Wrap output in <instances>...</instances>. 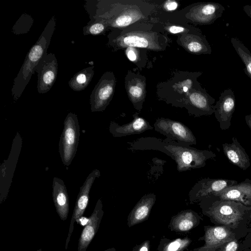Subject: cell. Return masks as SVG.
Masks as SVG:
<instances>
[{
  "label": "cell",
  "instance_id": "6da1fadb",
  "mask_svg": "<svg viewBox=\"0 0 251 251\" xmlns=\"http://www.w3.org/2000/svg\"><path fill=\"white\" fill-rule=\"evenodd\" d=\"M130 147L134 150H153L165 153L175 160L179 172L203 167L207 160L216 156L211 151L198 150L167 138H142L130 143Z\"/></svg>",
  "mask_w": 251,
  "mask_h": 251
},
{
  "label": "cell",
  "instance_id": "7a4b0ae2",
  "mask_svg": "<svg viewBox=\"0 0 251 251\" xmlns=\"http://www.w3.org/2000/svg\"><path fill=\"white\" fill-rule=\"evenodd\" d=\"M142 4L122 3L120 1L86 0L84 5L90 20L104 19L109 27H126L145 16Z\"/></svg>",
  "mask_w": 251,
  "mask_h": 251
},
{
  "label": "cell",
  "instance_id": "3957f363",
  "mask_svg": "<svg viewBox=\"0 0 251 251\" xmlns=\"http://www.w3.org/2000/svg\"><path fill=\"white\" fill-rule=\"evenodd\" d=\"M55 25L56 18L53 16L37 42L27 53L24 63L14 80V84L11 89L12 95L14 101L20 98L32 75L34 74L36 66L45 53L47 52L55 29Z\"/></svg>",
  "mask_w": 251,
  "mask_h": 251
},
{
  "label": "cell",
  "instance_id": "277c9868",
  "mask_svg": "<svg viewBox=\"0 0 251 251\" xmlns=\"http://www.w3.org/2000/svg\"><path fill=\"white\" fill-rule=\"evenodd\" d=\"M200 205H206L204 212L216 222L230 227H236L245 212L251 209L236 201L223 200L212 194L200 201Z\"/></svg>",
  "mask_w": 251,
  "mask_h": 251
},
{
  "label": "cell",
  "instance_id": "5b68a950",
  "mask_svg": "<svg viewBox=\"0 0 251 251\" xmlns=\"http://www.w3.org/2000/svg\"><path fill=\"white\" fill-rule=\"evenodd\" d=\"M80 127L77 116L69 113L64 122L59 142V152L63 164L69 166L75 157L79 142Z\"/></svg>",
  "mask_w": 251,
  "mask_h": 251
},
{
  "label": "cell",
  "instance_id": "8992f818",
  "mask_svg": "<svg viewBox=\"0 0 251 251\" xmlns=\"http://www.w3.org/2000/svg\"><path fill=\"white\" fill-rule=\"evenodd\" d=\"M159 36L154 32L136 31L121 33L117 36L111 33L109 34L108 44L117 47H138L158 50L161 49L159 45Z\"/></svg>",
  "mask_w": 251,
  "mask_h": 251
},
{
  "label": "cell",
  "instance_id": "52a82bcc",
  "mask_svg": "<svg viewBox=\"0 0 251 251\" xmlns=\"http://www.w3.org/2000/svg\"><path fill=\"white\" fill-rule=\"evenodd\" d=\"M155 131L167 139L179 144L190 146L196 145V138L190 129L179 122L164 118H158L154 124Z\"/></svg>",
  "mask_w": 251,
  "mask_h": 251
},
{
  "label": "cell",
  "instance_id": "ba28073f",
  "mask_svg": "<svg viewBox=\"0 0 251 251\" xmlns=\"http://www.w3.org/2000/svg\"><path fill=\"white\" fill-rule=\"evenodd\" d=\"M115 85V78L111 72L105 73L96 85L90 97L92 112L105 110L112 99Z\"/></svg>",
  "mask_w": 251,
  "mask_h": 251
},
{
  "label": "cell",
  "instance_id": "9c48e42d",
  "mask_svg": "<svg viewBox=\"0 0 251 251\" xmlns=\"http://www.w3.org/2000/svg\"><path fill=\"white\" fill-rule=\"evenodd\" d=\"M37 73V91L39 94L49 92L56 81L58 72V63L54 54L45 53L36 66Z\"/></svg>",
  "mask_w": 251,
  "mask_h": 251
},
{
  "label": "cell",
  "instance_id": "30bf717a",
  "mask_svg": "<svg viewBox=\"0 0 251 251\" xmlns=\"http://www.w3.org/2000/svg\"><path fill=\"white\" fill-rule=\"evenodd\" d=\"M100 176L98 169L93 170L86 177L84 183L80 188L75 201L74 209L70 221L68 234L66 238L65 249H68L71 237L74 230L75 223L83 215L87 207L91 188L96 178Z\"/></svg>",
  "mask_w": 251,
  "mask_h": 251
},
{
  "label": "cell",
  "instance_id": "8fae6325",
  "mask_svg": "<svg viewBox=\"0 0 251 251\" xmlns=\"http://www.w3.org/2000/svg\"><path fill=\"white\" fill-rule=\"evenodd\" d=\"M237 181L225 178H202L198 181L189 193L191 203L200 201L203 198L220 192L224 189L237 184Z\"/></svg>",
  "mask_w": 251,
  "mask_h": 251
},
{
  "label": "cell",
  "instance_id": "7c38bea8",
  "mask_svg": "<svg viewBox=\"0 0 251 251\" xmlns=\"http://www.w3.org/2000/svg\"><path fill=\"white\" fill-rule=\"evenodd\" d=\"M235 109V97L231 89L223 91L214 105V114L220 127L225 130L229 128L233 114Z\"/></svg>",
  "mask_w": 251,
  "mask_h": 251
},
{
  "label": "cell",
  "instance_id": "4fadbf2b",
  "mask_svg": "<svg viewBox=\"0 0 251 251\" xmlns=\"http://www.w3.org/2000/svg\"><path fill=\"white\" fill-rule=\"evenodd\" d=\"M204 231V245L193 251H216L222 245L234 240V234L226 226H205Z\"/></svg>",
  "mask_w": 251,
  "mask_h": 251
},
{
  "label": "cell",
  "instance_id": "5bb4252c",
  "mask_svg": "<svg viewBox=\"0 0 251 251\" xmlns=\"http://www.w3.org/2000/svg\"><path fill=\"white\" fill-rule=\"evenodd\" d=\"M102 203L101 199H99L94 209L88 219L87 224L80 234L77 247V251H86L90 243L94 239L100 227L103 217Z\"/></svg>",
  "mask_w": 251,
  "mask_h": 251
},
{
  "label": "cell",
  "instance_id": "9a60e30c",
  "mask_svg": "<svg viewBox=\"0 0 251 251\" xmlns=\"http://www.w3.org/2000/svg\"><path fill=\"white\" fill-rule=\"evenodd\" d=\"M224 6L217 2H202L196 4L191 10L192 20L199 25H210L222 16Z\"/></svg>",
  "mask_w": 251,
  "mask_h": 251
},
{
  "label": "cell",
  "instance_id": "2e32d148",
  "mask_svg": "<svg viewBox=\"0 0 251 251\" xmlns=\"http://www.w3.org/2000/svg\"><path fill=\"white\" fill-rule=\"evenodd\" d=\"M188 100L192 108L189 112L195 116L211 115L214 113L213 104L215 100L201 87L191 92Z\"/></svg>",
  "mask_w": 251,
  "mask_h": 251
},
{
  "label": "cell",
  "instance_id": "e0dca14e",
  "mask_svg": "<svg viewBox=\"0 0 251 251\" xmlns=\"http://www.w3.org/2000/svg\"><path fill=\"white\" fill-rule=\"evenodd\" d=\"M212 195L223 200L239 202L251 207V179L246 178L239 183Z\"/></svg>",
  "mask_w": 251,
  "mask_h": 251
},
{
  "label": "cell",
  "instance_id": "ac0fdd59",
  "mask_svg": "<svg viewBox=\"0 0 251 251\" xmlns=\"http://www.w3.org/2000/svg\"><path fill=\"white\" fill-rule=\"evenodd\" d=\"M133 120L126 124L120 126L111 122L109 130L113 136L118 137L140 134L147 130L153 129L150 123L144 118L139 117L138 113L133 115Z\"/></svg>",
  "mask_w": 251,
  "mask_h": 251
},
{
  "label": "cell",
  "instance_id": "d6986e66",
  "mask_svg": "<svg viewBox=\"0 0 251 251\" xmlns=\"http://www.w3.org/2000/svg\"><path fill=\"white\" fill-rule=\"evenodd\" d=\"M156 201L153 193L144 195L138 201L127 217V226L131 227L147 220Z\"/></svg>",
  "mask_w": 251,
  "mask_h": 251
},
{
  "label": "cell",
  "instance_id": "ffe728a7",
  "mask_svg": "<svg viewBox=\"0 0 251 251\" xmlns=\"http://www.w3.org/2000/svg\"><path fill=\"white\" fill-rule=\"evenodd\" d=\"M224 153L231 163L245 171L251 166L250 159L245 149L235 137L232 142L222 144Z\"/></svg>",
  "mask_w": 251,
  "mask_h": 251
},
{
  "label": "cell",
  "instance_id": "44dd1931",
  "mask_svg": "<svg viewBox=\"0 0 251 251\" xmlns=\"http://www.w3.org/2000/svg\"><path fill=\"white\" fill-rule=\"evenodd\" d=\"M52 198L56 212L62 221H65L69 212V199L66 186L61 179L54 177Z\"/></svg>",
  "mask_w": 251,
  "mask_h": 251
},
{
  "label": "cell",
  "instance_id": "7402d4cb",
  "mask_svg": "<svg viewBox=\"0 0 251 251\" xmlns=\"http://www.w3.org/2000/svg\"><path fill=\"white\" fill-rule=\"evenodd\" d=\"M201 217L191 209L181 211L173 216L168 225L172 230L177 232H186L197 226Z\"/></svg>",
  "mask_w": 251,
  "mask_h": 251
},
{
  "label": "cell",
  "instance_id": "603a6c76",
  "mask_svg": "<svg viewBox=\"0 0 251 251\" xmlns=\"http://www.w3.org/2000/svg\"><path fill=\"white\" fill-rule=\"evenodd\" d=\"M94 67H88L75 74L69 81L70 87L75 91L84 90L94 75Z\"/></svg>",
  "mask_w": 251,
  "mask_h": 251
},
{
  "label": "cell",
  "instance_id": "cb8c5ba5",
  "mask_svg": "<svg viewBox=\"0 0 251 251\" xmlns=\"http://www.w3.org/2000/svg\"><path fill=\"white\" fill-rule=\"evenodd\" d=\"M191 242V239L188 237L174 240L162 238L159 242L157 251H184Z\"/></svg>",
  "mask_w": 251,
  "mask_h": 251
},
{
  "label": "cell",
  "instance_id": "d4e9b609",
  "mask_svg": "<svg viewBox=\"0 0 251 251\" xmlns=\"http://www.w3.org/2000/svg\"><path fill=\"white\" fill-rule=\"evenodd\" d=\"M231 43L245 66V68L244 69L245 74L251 79V53L250 51L236 37H232Z\"/></svg>",
  "mask_w": 251,
  "mask_h": 251
},
{
  "label": "cell",
  "instance_id": "484cf974",
  "mask_svg": "<svg viewBox=\"0 0 251 251\" xmlns=\"http://www.w3.org/2000/svg\"><path fill=\"white\" fill-rule=\"evenodd\" d=\"M108 27L104 19L97 17L93 20H90L87 25L83 27V34L84 35L102 34Z\"/></svg>",
  "mask_w": 251,
  "mask_h": 251
},
{
  "label": "cell",
  "instance_id": "4316f807",
  "mask_svg": "<svg viewBox=\"0 0 251 251\" xmlns=\"http://www.w3.org/2000/svg\"><path fill=\"white\" fill-rule=\"evenodd\" d=\"M33 23L32 17L26 13L22 15L12 28V32L16 34L26 33L29 30Z\"/></svg>",
  "mask_w": 251,
  "mask_h": 251
},
{
  "label": "cell",
  "instance_id": "83f0119b",
  "mask_svg": "<svg viewBox=\"0 0 251 251\" xmlns=\"http://www.w3.org/2000/svg\"><path fill=\"white\" fill-rule=\"evenodd\" d=\"M150 241L146 240L140 244L134 246L132 251H150Z\"/></svg>",
  "mask_w": 251,
  "mask_h": 251
},
{
  "label": "cell",
  "instance_id": "f1b7e54d",
  "mask_svg": "<svg viewBox=\"0 0 251 251\" xmlns=\"http://www.w3.org/2000/svg\"><path fill=\"white\" fill-rule=\"evenodd\" d=\"M238 245L237 242L234 239L226 243L221 251H236Z\"/></svg>",
  "mask_w": 251,
  "mask_h": 251
},
{
  "label": "cell",
  "instance_id": "f546056e",
  "mask_svg": "<svg viewBox=\"0 0 251 251\" xmlns=\"http://www.w3.org/2000/svg\"><path fill=\"white\" fill-rule=\"evenodd\" d=\"M126 55L128 58L132 61H134L136 58L135 50L132 47H129L126 50Z\"/></svg>",
  "mask_w": 251,
  "mask_h": 251
},
{
  "label": "cell",
  "instance_id": "4dcf8cb0",
  "mask_svg": "<svg viewBox=\"0 0 251 251\" xmlns=\"http://www.w3.org/2000/svg\"><path fill=\"white\" fill-rule=\"evenodd\" d=\"M192 84V81L189 79L188 81H185L180 84L179 87L184 92H186L191 88Z\"/></svg>",
  "mask_w": 251,
  "mask_h": 251
},
{
  "label": "cell",
  "instance_id": "1f68e13d",
  "mask_svg": "<svg viewBox=\"0 0 251 251\" xmlns=\"http://www.w3.org/2000/svg\"><path fill=\"white\" fill-rule=\"evenodd\" d=\"M169 30L171 33L175 34L182 32L185 30L183 27L178 26H172L169 27Z\"/></svg>",
  "mask_w": 251,
  "mask_h": 251
},
{
  "label": "cell",
  "instance_id": "d6a6232c",
  "mask_svg": "<svg viewBox=\"0 0 251 251\" xmlns=\"http://www.w3.org/2000/svg\"><path fill=\"white\" fill-rule=\"evenodd\" d=\"M165 7L168 10H174L177 8V3L174 1H169L166 2Z\"/></svg>",
  "mask_w": 251,
  "mask_h": 251
},
{
  "label": "cell",
  "instance_id": "836d02e7",
  "mask_svg": "<svg viewBox=\"0 0 251 251\" xmlns=\"http://www.w3.org/2000/svg\"><path fill=\"white\" fill-rule=\"evenodd\" d=\"M243 10L246 14L251 18V5H246L243 6Z\"/></svg>",
  "mask_w": 251,
  "mask_h": 251
},
{
  "label": "cell",
  "instance_id": "e575fe53",
  "mask_svg": "<svg viewBox=\"0 0 251 251\" xmlns=\"http://www.w3.org/2000/svg\"><path fill=\"white\" fill-rule=\"evenodd\" d=\"M245 121L247 125L251 130V114L247 115L245 117Z\"/></svg>",
  "mask_w": 251,
  "mask_h": 251
},
{
  "label": "cell",
  "instance_id": "d590c367",
  "mask_svg": "<svg viewBox=\"0 0 251 251\" xmlns=\"http://www.w3.org/2000/svg\"><path fill=\"white\" fill-rule=\"evenodd\" d=\"M102 251H116L115 248H111Z\"/></svg>",
  "mask_w": 251,
  "mask_h": 251
},
{
  "label": "cell",
  "instance_id": "8d00e7d4",
  "mask_svg": "<svg viewBox=\"0 0 251 251\" xmlns=\"http://www.w3.org/2000/svg\"><path fill=\"white\" fill-rule=\"evenodd\" d=\"M37 251H42V250H41V249H39L37 250Z\"/></svg>",
  "mask_w": 251,
  "mask_h": 251
}]
</instances>
